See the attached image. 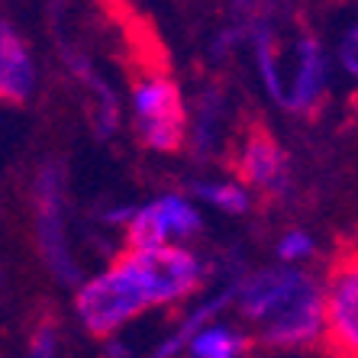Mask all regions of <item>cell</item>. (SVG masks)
Wrapping results in <instances>:
<instances>
[{"label":"cell","instance_id":"1","mask_svg":"<svg viewBox=\"0 0 358 358\" xmlns=\"http://www.w3.org/2000/svg\"><path fill=\"white\" fill-rule=\"evenodd\" d=\"M75 307L84 329L97 336V339H107L117 329H123L129 320L145 313L152 307V300L145 294V287H142L139 275L123 255V259H117L113 268H107L103 275L91 278L84 284L78 291Z\"/></svg>","mask_w":358,"mask_h":358},{"label":"cell","instance_id":"2","mask_svg":"<svg viewBox=\"0 0 358 358\" xmlns=\"http://www.w3.org/2000/svg\"><path fill=\"white\" fill-rule=\"evenodd\" d=\"M133 117L136 133L149 149L159 152H178L187 136V113H184V100L178 84L159 71V68H145L136 75L133 84Z\"/></svg>","mask_w":358,"mask_h":358},{"label":"cell","instance_id":"3","mask_svg":"<svg viewBox=\"0 0 358 358\" xmlns=\"http://www.w3.org/2000/svg\"><path fill=\"white\" fill-rule=\"evenodd\" d=\"M126 262L139 275L142 287L149 294L152 307L178 303L187 294H194L207 278V268L197 255L178 245H155V249H126Z\"/></svg>","mask_w":358,"mask_h":358},{"label":"cell","instance_id":"4","mask_svg":"<svg viewBox=\"0 0 358 358\" xmlns=\"http://www.w3.org/2000/svg\"><path fill=\"white\" fill-rule=\"evenodd\" d=\"M326 349L358 358V249L339 255L320 291Z\"/></svg>","mask_w":358,"mask_h":358},{"label":"cell","instance_id":"5","mask_svg":"<svg viewBox=\"0 0 358 358\" xmlns=\"http://www.w3.org/2000/svg\"><path fill=\"white\" fill-rule=\"evenodd\" d=\"M323 336V307H320V287L313 281H303L287 303L278 313L262 323V342L268 345H281V349H294V345H307Z\"/></svg>","mask_w":358,"mask_h":358},{"label":"cell","instance_id":"6","mask_svg":"<svg viewBox=\"0 0 358 358\" xmlns=\"http://www.w3.org/2000/svg\"><path fill=\"white\" fill-rule=\"evenodd\" d=\"M307 281V275H300L294 268H278V271H262L249 284H242L239 291V310L242 317L252 323H265L271 313L287 303L297 294V287Z\"/></svg>","mask_w":358,"mask_h":358},{"label":"cell","instance_id":"7","mask_svg":"<svg viewBox=\"0 0 358 358\" xmlns=\"http://www.w3.org/2000/svg\"><path fill=\"white\" fill-rule=\"evenodd\" d=\"M36 87V68L29 49L23 45L13 26L0 17V100L26 103Z\"/></svg>","mask_w":358,"mask_h":358},{"label":"cell","instance_id":"8","mask_svg":"<svg viewBox=\"0 0 358 358\" xmlns=\"http://www.w3.org/2000/svg\"><path fill=\"white\" fill-rule=\"evenodd\" d=\"M236 168H239V175H242L245 184H255V187H275L284 175L281 145H278L262 126H255V129L242 139Z\"/></svg>","mask_w":358,"mask_h":358},{"label":"cell","instance_id":"9","mask_svg":"<svg viewBox=\"0 0 358 358\" xmlns=\"http://www.w3.org/2000/svg\"><path fill=\"white\" fill-rule=\"evenodd\" d=\"M39 236L52 268L62 278H75L71 259L65 252V236H62V203H59V178H55V171H45L39 178Z\"/></svg>","mask_w":358,"mask_h":358},{"label":"cell","instance_id":"10","mask_svg":"<svg viewBox=\"0 0 358 358\" xmlns=\"http://www.w3.org/2000/svg\"><path fill=\"white\" fill-rule=\"evenodd\" d=\"M326 87V65L323 52H320L317 39H300L297 45V75H294L291 87H287V100L284 107L291 110H310L317 107Z\"/></svg>","mask_w":358,"mask_h":358},{"label":"cell","instance_id":"11","mask_svg":"<svg viewBox=\"0 0 358 358\" xmlns=\"http://www.w3.org/2000/svg\"><path fill=\"white\" fill-rule=\"evenodd\" d=\"M249 349V336L217 323H203L187 336V352L197 358H236Z\"/></svg>","mask_w":358,"mask_h":358},{"label":"cell","instance_id":"12","mask_svg":"<svg viewBox=\"0 0 358 358\" xmlns=\"http://www.w3.org/2000/svg\"><path fill=\"white\" fill-rule=\"evenodd\" d=\"M168 242H171V233H168V223L162 217L159 200H152L126 217V245L129 249H155V245H168Z\"/></svg>","mask_w":358,"mask_h":358},{"label":"cell","instance_id":"13","mask_svg":"<svg viewBox=\"0 0 358 358\" xmlns=\"http://www.w3.org/2000/svg\"><path fill=\"white\" fill-rule=\"evenodd\" d=\"M159 207H162V217H165V223H168L171 239H191V236H197L200 229H203L197 207H194L187 197L165 194V197H159Z\"/></svg>","mask_w":358,"mask_h":358},{"label":"cell","instance_id":"14","mask_svg":"<svg viewBox=\"0 0 358 358\" xmlns=\"http://www.w3.org/2000/svg\"><path fill=\"white\" fill-rule=\"evenodd\" d=\"M197 197H203L207 203H213L223 213H245L249 210V194L245 187L236 181H213V184H197L194 187Z\"/></svg>","mask_w":358,"mask_h":358},{"label":"cell","instance_id":"15","mask_svg":"<svg viewBox=\"0 0 358 358\" xmlns=\"http://www.w3.org/2000/svg\"><path fill=\"white\" fill-rule=\"evenodd\" d=\"M255 55H259V71L265 78V87L268 94L284 103V78H281V68H278V52H275V42L268 33H259L255 36Z\"/></svg>","mask_w":358,"mask_h":358},{"label":"cell","instance_id":"16","mask_svg":"<svg viewBox=\"0 0 358 358\" xmlns=\"http://www.w3.org/2000/svg\"><path fill=\"white\" fill-rule=\"evenodd\" d=\"M278 255H281L284 265H297V262H307L310 255H313V239H310L307 233L294 229V233H287V236L281 239V245H278Z\"/></svg>","mask_w":358,"mask_h":358},{"label":"cell","instance_id":"17","mask_svg":"<svg viewBox=\"0 0 358 358\" xmlns=\"http://www.w3.org/2000/svg\"><path fill=\"white\" fill-rule=\"evenodd\" d=\"M342 65L349 68L352 75L358 78V26L349 33V39H345V45H342Z\"/></svg>","mask_w":358,"mask_h":358},{"label":"cell","instance_id":"18","mask_svg":"<svg viewBox=\"0 0 358 358\" xmlns=\"http://www.w3.org/2000/svg\"><path fill=\"white\" fill-rule=\"evenodd\" d=\"M52 342H55V333L45 326V329H39V333H36L33 352H36V355H52V352H55V345H52Z\"/></svg>","mask_w":358,"mask_h":358}]
</instances>
